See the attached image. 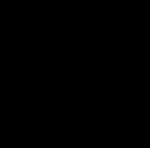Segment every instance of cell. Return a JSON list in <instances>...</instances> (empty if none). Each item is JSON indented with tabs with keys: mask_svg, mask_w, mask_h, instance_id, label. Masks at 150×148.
I'll return each instance as SVG.
<instances>
[]
</instances>
